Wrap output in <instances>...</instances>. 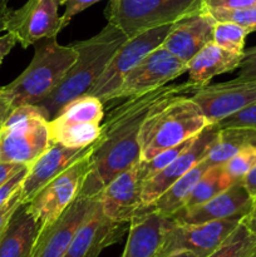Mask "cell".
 Here are the masks:
<instances>
[{"label":"cell","instance_id":"cell-1","mask_svg":"<svg viewBox=\"0 0 256 257\" xmlns=\"http://www.w3.org/2000/svg\"><path fill=\"white\" fill-rule=\"evenodd\" d=\"M200 88L190 80L167 84L142 95L128 98L109 110L98 140L93 143L90 172L80 192L95 196L114 176L141 160V133L151 114L168 100L192 95Z\"/></svg>","mask_w":256,"mask_h":257},{"label":"cell","instance_id":"cell-2","mask_svg":"<svg viewBox=\"0 0 256 257\" xmlns=\"http://www.w3.org/2000/svg\"><path fill=\"white\" fill-rule=\"evenodd\" d=\"M127 39L122 30L108 23L94 37L72 43L78 53L74 64L68 70L62 83L37 104L48 120L68 102L89 92L113 55Z\"/></svg>","mask_w":256,"mask_h":257},{"label":"cell","instance_id":"cell-3","mask_svg":"<svg viewBox=\"0 0 256 257\" xmlns=\"http://www.w3.org/2000/svg\"><path fill=\"white\" fill-rule=\"evenodd\" d=\"M34 45L33 59L24 72L12 83L0 87L12 108L42 102L62 83L77 59L75 48L59 44L57 37L40 39Z\"/></svg>","mask_w":256,"mask_h":257},{"label":"cell","instance_id":"cell-4","mask_svg":"<svg viewBox=\"0 0 256 257\" xmlns=\"http://www.w3.org/2000/svg\"><path fill=\"white\" fill-rule=\"evenodd\" d=\"M210 122L191 95H180L158 107L146 120L141 133V160L192 140Z\"/></svg>","mask_w":256,"mask_h":257},{"label":"cell","instance_id":"cell-5","mask_svg":"<svg viewBox=\"0 0 256 257\" xmlns=\"http://www.w3.org/2000/svg\"><path fill=\"white\" fill-rule=\"evenodd\" d=\"M50 145L48 119L37 104L13 108L0 125V161L29 167Z\"/></svg>","mask_w":256,"mask_h":257},{"label":"cell","instance_id":"cell-6","mask_svg":"<svg viewBox=\"0 0 256 257\" xmlns=\"http://www.w3.org/2000/svg\"><path fill=\"white\" fill-rule=\"evenodd\" d=\"M202 7V0H109L105 18L127 38L170 25Z\"/></svg>","mask_w":256,"mask_h":257},{"label":"cell","instance_id":"cell-7","mask_svg":"<svg viewBox=\"0 0 256 257\" xmlns=\"http://www.w3.org/2000/svg\"><path fill=\"white\" fill-rule=\"evenodd\" d=\"M104 119V104L90 94L79 95L63 105L48 120L50 142L70 148H85L98 140Z\"/></svg>","mask_w":256,"mask_h":257},{"label":"cell","instance_id":"cell-8","mask_svg":"<svg viewBox=\"0 0 256 257\" xmlns=\"http://www.w3.org/2000/svg\"><path fill=\"white\" fill-rule=\"evenodd\" d=\"M240 220H220L203 223H178L166 218L162 240L155 257L190 252L208 257L240 225Z\"/></svg>","mask_w":256,"mask_h":257},{"label":"cell","instance_id":"cell-9","mask_svg":"<svg viewBox=\"0 0 256 257\" xmlns=\"http://www.w3.org/2000/svg\"><path fill=\"white\" fill-rule=\"evenodd\" d=\"M171 25L155 28L145 33L128 38L115 52L109 64L87 94L94 95L103 104L113 102L115 93L119 89L125 75L156 48L161 47L170 30Z\"/></svg>","mask_w":256,"mask_h":257},{"label":"cell","instance_id":"cell-10","mask_svg":"<svg viewBox=\"0 0 256 257\" xmlns=\"http://www.w3.org/2000/svg\"><path fill=\"white\" fill-rule=\"evenodd\" d=\"M93 146L83 157L48 182L32 201L27 203L30 213L39 223L40 230L52 223L78 197L90 172Z\"/></svg>","mask_w":256,"mask_h":257},{"label":"cell","instance_id":"cell-11","mask_svg":"<svg viewBox=\"0 0 256 257\" xmlns=\"http://www.w3.org/2000/svg\"><path fill=\"white\" fill-rule=\"evenodd\" d=\"M186 72L187 64L185 62L163 47L156 48L125 75L113 102L152 92L170 84Z\"/></svg>","mask_w":256,"mask_h":257},{"label":"cell","instance_id":"cell-12","mask_svg":"<svg viewBox=\"0 0 256 257\" xmlns=\"http://www.w3.org/2000/svg\"><path fill=\"white\" fill-rule=\"evenodd\" d=\"M98 201V195L79 192L78 197L55 218L39 231L30 257H64L77 233Z\"/></svg>","mask_w":256,"mask_h":257},{"label":"cell","instance_id":"cell-13","mask_svg":"<svg viewBox=\"0 0 256 257\" xmlns=\"http://www.w3.org/2000/svg\"><path fill=\"white\" fill-rule=\"evenodd\" d=\"M59 5L60 0H28L22 8L13 10L5 30L12 33L23 48L44 38L57 37L63 30Z\"/></svg>","mask_w":256,"mask_h":257},{"label":"cell","instance_id":"cell-14","mask_svg":"<svg viewBox=\"0 0 256 257\" xmlns=\"http://www.w3.org/2000/svg\"><path fill=\"white\" fill-rule=\"evenodd\" d=\"M201 107L210 124L256 103V79L232 80L200 88L191 95Z\"/></svg>","mask_w":256,"mask_h":257},{"label":"cell","instance_id":"cell-15","mask_svg":"<svg viewBox=\"0 0 256 257\" xmlns=\"http://www.w3.org/2000/svg\"><path fill=\"white\" fill-rule=\"evenodd\" d=\"M220 128L216 124H210L196 136L193 142L171 162L167 167L153 175L142 183V203L143 207L148 208L160 198L165 191H167L173 183L180 180L186 172L191 170L196 163L200 162L208 152L212 143L217 138Z\"/></svg>","mask_w":256,"mask_h":257},{"label":"cell","instance_id":"cell-16","mask_svg":"<svg viewBox=\"0 0 256 257\" xmlns=\"http://www.w3.org/2000/svg\"><path fill=\"white\" fill-rule=\"evenodd\" d=\"M131 222H120L108 217L99 200L78 228L64 257H99L104 248L122 240Z\"/></svg>","mask_w":256,"mask_h":257},{"label":"cell","instance_id":"cell-17","mask_svg":"<svg viewBox=\"0 0 256 257\" xmlns=\"http://www.w3.org/2000/svg\"><path fill=\"white\" fill-rule=\"evenodd\" d=\"M253 198L241 181L233 183L207 202L195 208L178 211L168 220L178 223H203L220 220H242L251 210Z\"/></svg>","mask_w":256,"mask_h":257},{"label":"cell","instance_id":"cell-18","mask_svg":"<svg viewBox=\"0 0 256 257\" xmlns=\"http://www.w3.org/2000/svg\"><path fill=\"white\" fill-rule=\"evenodd\" d=\"M100 207L109 218L131 222L145 210L142 203V181L136 165L122 171L102 187L98 193Z\"/></svg>","mask_w":256,"mask_h":257},{"label":"cell","instance_id":"cell-19","mask_svg":"<svg viewBox=\"0 0 256 257\" xmlns=\"http://www.w3.org/2000/svg\"><path fill=\"white\" fill-rule=\"evenodd\" d=\"M215 24L210 13L201 7L173 23L161 47L187 64L201 48L212 40Z\"/></svg>","mask_w":256,"mask_h":257},{"label":"cell","instance_id":"cell-20","mask_svg":"<svg viewBox=\"0 0 256 257\" xmlns=\"http://www.w3.org/2000/svg\"><path fill=\"white\" fill-rule=\"evenodd\" d=\"M92 146L85 148H70L59 143L50 142L49 147L28 167L27 176L20 186L23 203L32 201L48 182L83 157L88 151H90Z\"/></svg>","mask_w":256,"mask_h":257},{"label":"cell","instance_id":"cell-21","mask_svg":"<svg viewBox=\"0 0 256 257\" xmlns=\"http://www.w3.org/2000/svg\"><path fill=\"white\" fill-rule=\"evenodd\" d=\"M242 55L223 49L211 40L187 62L188 80L198 88L206 87L216 75L237 69Z\"/></svg>","mask_w":256,"mask_h":257},{"label":"cell","instance_id":"cell-22","mask_svg":"<svg viewBox=\"0 0 256 257\" xmlns=\"http://www.w3.org/2000/svg\"><path fill=\"white\" fill-rule=\"evenodd\" d=\"M39 231L27 203H20L0 232V257H30Z\"/></svg>","mask_w":256,"mask_h":257},{"label":"cell","instance_id":"cell-23","mask_svg":"<svg viewBox=\"0 0 256 257\" xmlns=\"http://www.w3.org/2000/svg\"><path fill=\"white\" fill-rule=\"evenodd\" d=\"M165 220L151 207L133 217L122 257H155L162 240Z\"/></svg>","mask_w":256,"mask_h":257},{"label":"cell","instance_id":"cell-24","mask_svg":"<svg viewBox=\"0 0 256 257\" xmlns=\"http://www.w3.org/2000/svg\"><path fill=\"white\" fill-rule=\"evenodd\" d=\"M210 167L211 166L208 165V162L203 157L188 172H186L180 180L176 181L167 191H165L160 196V198L151 206V208L166 218L175 215L177 211H180L183 207L186 200L188 198L190 193L192 192L196 183L200 181L203 173Z\"/></svg>","mask_w":256,"mask_h":257},{"label":"cell","instance_id":"cell-25","mask_svg":"<svg viewBox=\"0 0 256 257\" xmlns=\"http://www.w3.org/2000/svg\"><path fill=\"white\" fill-rule=\"evenodd\" d=\"M253 143H256V128H220L217 138L206 153L205 160L210 166H222L241 150Z\"/></svg>","mask_w":256,"mask_h":257},{"label":"cell","instance_id":"cell-26","mask_svg":"<svg viewBox=\"0 0 256 257\" xmlns=\"http://www.w3.org/2000/svg\"><path fill=\"white\" fill-rule=\"evenodd\" d=\"M237 181H233L231 176L226 172L222 166H211L202 177L200 178L196 186L193 187L192 192L190 193L188 198L186 200L185 205L180 211L191 210L202 203L207 202L212 197L217 196L226 188L232 186ZM178 212V211H177Z\"/></svg>","mask_w":256,"mask_h":257},{"label":"cell","instance_id":"cell-27","mask_svg":"<svg viewBox=\"0 0 256 257\" xmlns=\"http://www.w3.org/2000/svg\"><path fill=\"white\" fill-rule=\"evenodd\" d=\"M208 257H256V235L242 222Z\"/></svg>","mask_w":256,"mask_h":257},{"label":"cell","instance_id":"cell-28","mask_svg":"<svg viewBox=\"0 0 256 257\" xmlns=\"http://www.w3.org/2000/svg\"><path fill=\"white\" fill-rule=\"evenodd\" d=\"M248 34L250 32L246 28L235 23L216 22L213 27L212 42L222 47L223 49L237 54H243L246 37Z\"/></svg>","mask_w":256,"mask_h":257},{"label":"cell","instance_id":"cell-29","mask_svg":"<svg viewBox=\"0 0 256 257\" xmlns=\"http://www.w3.org/2000/svg\"><path fill=\"white\" fill-rule=\"evenodd\" d=\"M195 138L196 137H193L192 140H188L186 141V142L181 143V145L162 151V152L157 153V155L153 156L150 160L140 161V162L136 165V167H137L138 176H140V180L142 181V183L143 181L148 180V178L152 177L153 175H156V173L162 171L165 167H167L171 162H173V161H175L176 158H177L178 156H180L181 153L193 142Z\"/></svg>","mask_w":256,"mask_h":257},{"label":"cell","instance_id":"cell-30","mask_svg":"<svg viewBox=\"0 0 256 257\" xmlns=\"http://www.w3.org/2000/svg\"><path fill=\"white\" fill-rule=\"evenodd\" d=\"M215 22H230L246 28L250 33L256 32V5L238 9H206Z\"/></svg>","mask_w":256,"mask_h":257},{"label":"cell","instance_id":"cell-31","mask_svg":"<svg viewBox=\"0 0 256 257\" xmlns=\"http://www.w3.org/2000/svg\"><path fill=\"white\" fill-rule=\"evenodd\" d=\"M256 167V143L241 150L237 155L223 165L226 172L233 181H241L252 168Z\"/></svg>","mask_w":256,"mask_h":257},{"label":"cell","instance_id":"cell-32","mask_svg":"<svg viewBox=\"0 0 256 257\" xmlns=\"http://www.w3.org/2000/svg\"><path fill=\"white\" fill-rule=\"evenodd\" d=\"M218 128L252 127L256 128V103L251 104L216 123Z\"/></svg>","mask_w":256,"mask_h":257},{"label":"cell","instance_id":"cell-33","mask_svg":"<svg viewBox=\"0 0 256 257\" xmlns=\"http://www.w3.org/2000/svg\"><path fill=\"white\" fill-rule=\"evenodd\" d=\"M98 2H102V0H60V5H64L65 7L64 13L60 17L62 29H64V28L69 25V23L72 22V19L75 15L90 8L92 5L97 4Z\"/></svg>","mask_w":256,"mask_h":257},{"label":"cell","instance_id":"cell-34","mask_svg":"<svg viewBox=\"0 0 256 257\" xmlns=\"http://www.w3.org/2000/svg\"><path fill=\"white\" fill-rule=\"evenodd\" d=\"M238 79H256V45L245 49L242 60L238 67Z\"/></svg>","mask_w":256,"mask_h":257},{"label":"cell","instance_id":"cell-35","mask_svg":"<svg viewBox=\"0 0 256 257\" xmlns=\"http://www.w3.org/2000/svg\"><path fill=\"white\" fill-rule=\"evenodd\" d=\"M28 172V167H24L22 171L17 173V175L13 176L8 182H5L4 185L0 186V208L8 202V201L12 198V196L17 192L18 190L22 186L23 180L25 178Z\"/></svg>","mask_w":256,"mask_h":257},{"label":"cell","instance_id":"cell-36","mask_svg":"<svg viewBox=\"0 0 256 257\" xmlns=\"http://www.w3.org/2000/svg\"><path fill=\"white\" fill-rule=\"evenodd\" d=\"M256 5V0H202L205 9H238Z\"/></svg>","mask_w":256,"mask_h":257},{"label":"cell","instance_id":"cell-37","mask_svg":"<svg viewBox=\"0 0 256 257\" xmlns=\"http://www.w3.org/2000/svg\"><path fill=\"white\" fill-rule=\"evenodd\" d=\"M23 203L22 196H20V188L12 196L9 201L0 208V232L4 230V227L7 226V223L9 222L10 217L14 213V211L17 210L18 206Z\"/></svg>","mask_w":256,"mask_h":257},{"label":"cell","instance_id":"cell-38","mask_svg":"<svg viewBox=\"0 0 256 257\" xmlns=\"http://www.w3.org/2000/svg\"><path fill=\"white\" fill-rule=\"evenodd\" d=\"M24 167H28V166L19 165V163L3 162V161H0V186H3L5 182H8L13 176L17 175V173L19 172V171H22Z\"/></svg>","mask_w":256,"mask_h":257},{"label":"cell","instance_id":"cell-39","mask_svg":"<svg viewBox=\"0 0 256 257\" xmlns=\"http://www.w3.org/2000/svg\"><path fill=\"white\" fill-rule=\"evenodd\" d=\"M17 43V38L9 32L3 35V37H0V65H2L4 58L9 54L10 50L15 47Z\"/></svg>","mask_w":256,"mask_h":257},{"label":"cell","instance_id":"cell-40","mask_svg":"<svg viewBox=\"0 0 256 257\" xmlns=\"http://www.w3.org/2000/svg\"><path fill=\"white\" fill-rule=\"evenodd\" d=\"M241 182L243 183V186L246 187V190L248 191V193L251 195V197L255 200L256 198V167L252 168L245 177L241 180Z\"/></svg>","mask_w":256,"mask_h":257},{"label":"cell","instance_id":"cell-41","mask_svg":"<svg viewBox=\"0 0 256 257\" xmlns=\"http://www.w3.org/2000/svg\"><path fill=\"white\" fill-rule=\"evenodd\" d=\"M241 222L248 228L252 233L256 235V198L253 200L252 206H251V210L248 211L247 215L241 220Z\"/></svg>","mask_w":256,"mask_h":257},{"label":"cell","instance_id":"cell-42","mask_svg":"<svg viewBox=\"0 0 256 257\" xmlns=\"http://www.w3.org/2000/svg\"><path fill=\"white\" fill-rule=\"evenodd\" d=\"M8 3H9V0H0V32L5 30L8 19L13 12Z\"/></svg>","mask_w":256,"mask_h":257},{"label":"cell","instance_id":"cell-43","mask_svg":"<svg viewBox=\"0 0 256 257\" xmlns=\"http://www.w3.org/2000/svg\"><path fill=\"white\" fill-rule=\"evenodd\" d=\"M12 104H10L9 100L3 95L2 90H0V125L3 124L7 117L9 115V113L12 112Z\"/></svg>","mask_w":256,"mask_h":257},{"label":"cell","instance_id":"cell-44","mask_svg":"<svg viewBox=\"0 0 256 257\" xmlns=\"http://www.w3.org/2000/svg\"><path fill=\"white\" fill-rule=\"evenodd\" d=\"M165 257H197V256L190 252H178V253H172V255H168Z\"/></svg>","mask_w":256,"mask_h":257}]
</instances>
